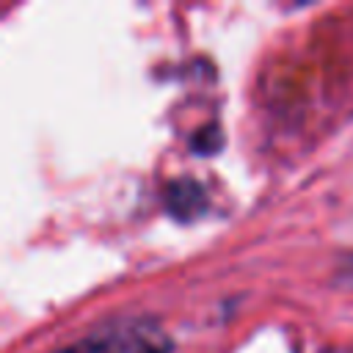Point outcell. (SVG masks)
<instances>
[{
  "instance_id": "obj_1",
  "label": "cell",
  "mask_w": 353,
  "mask_h": 353,
  "mask_svg": "<svg viewBox=\"0 0 353 353\" xmlns=\"http://www.w3.org/2000/svg\"><path fill=\"white\" fill-rule=\"evenodd\" d=\"M168 339L149 323H127L105 331L91 350L94 353H168Z\"/></svg>"
},
{
  "instance_id": "obj_2",
  "label": "cell",
  "mask_w": 353,
  "mask_h": 353,
  "mask_svg": "<svg viewBox=\"0 0 353 353\" xmlns=\"http://www.w3.org/2000/svg\"><path fill=\"white\" fill-rule=\"evenodd\" d=\"M207 199H204V190L199 182L193 179H176L165 188V207L171 215H176L179 221H188V218H196L201 210H204Z\"/></svg>"
},
{
  "instance_id": "obj_3",
  "label": "cell",
  "mask_w": 353,
  "mask_h": 353,
  "mask_svg": "<svg viewBox=\"0 0 353 353\" xmlns=\"http://www.w3.org/2000/svg\"><path fill=\"white\" fill-rule=\"evenodd\" d=\"M218 146H221V132H218V127H215V124L204 127V130L193 138V149H199L201 154H210V152H215Z\"/></svg>"
},
{
  "instance_id": "obj_4",
  "label": "cell",
  "mask_w": 353,
  "mask_h": 353,
  "mask_svg": "<svg viewBox=\"0 0 353 353\" xmlns=\"http://www.w3.org/2000/svg\"><path fill=\"white\" fill-rule=\"evenodd\" d=\"M61 353H80V350H61Z\"/></svg>"
}]
</instances>
